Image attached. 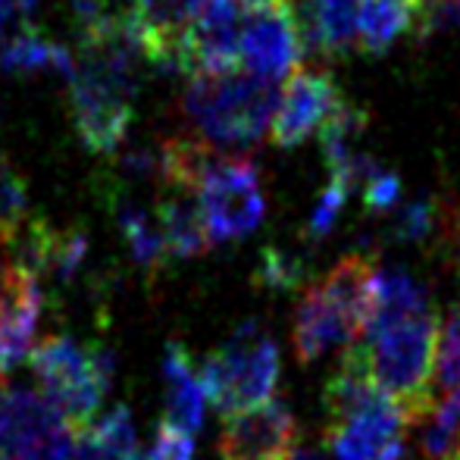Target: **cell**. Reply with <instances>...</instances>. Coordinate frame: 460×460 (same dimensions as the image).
Listing matches in <instances>:
<instances>
[{
    "label": "cell",
    "instance_id": "836d02e7",
    "mask_svg": "<svg viewBox=\"0 0 460 460\" xmlns=\"http://www.w3.org/2000/svg\"><path fill=\"white\" fill-rule=\"evenodd\" d=\"M285 460H323L320 455H316V451H307V448H301V451H291L288 457Z\"/></svg>",
    "mask_w": 460,
    "mask_h": 460
},
{
    "label": "cell",
    "instance_id": "9a60e30c",
    "mask_svg": "<svg viewBox=\"0 0 460 460\" xmlns=\"http://www.w3.org/2000/svg\"><path fill=\"white\" fill-rule=\"evenodd\" d=\"M164 423L176 426L188 436H194L200 429V423H204V385H200V376L194 373L191 358H188V351L179 341H170L164 351Z\"/></svg>",
    "mask_w": 460,
    "mask_h": 460
},
{
    "label": "cell",
    "instance_id": "5b68a950",
    "mask_svg": "<svg viewBox=\"0 0 460 460\" xmlns=\"http://www.w3.org/2000/svg\"><path fill=\"white\" fill-rule=\"evenodd\" d=\"M191 194L213 242L251 235L267 213L261 170L248 157H219L210 151L194 179Z\"/></svg>",
    "mask_w": 460,
    "mask_h": 460
},
{
    "label": "cell",
    "instance_id": "8fae6325",
    "mask_svg": "<svg viewBox=\"0 0 460 460\" xmlns=\"http://www.w3.org/2000/svg\"><path fill=\"white\" fill-rule=\"evenodd\" d=\"M248 10L235 0H204L188 29V73H235Z\"/></svg>",
    "mask_w": 460,
    "mask_h": 460
},
{
    "label": "cell",
    "instance_id": "5bb4252c",
    "mask_svg": "<svg viewBox=\"0 0 460 460\" xmlns=\"http://www.w3.org/2000/svg\"><path fill=\"white\" fill-rule=\"evenodd\" d=\"M360 0H307L297 16L304 48L326 57H348L358 48Z\"/></svg>",
    "mask_w": 460,
    "mask_h": 460
},
{
    "label": "cell",
    "instance_id": "484cf974",
    "mask_svg": "<svg viewBox=\"0 0 460 460\" xmlns=\"http://www.w3.org/2000/svg\"><path fill=\"white\" fill-rule=\"evenodd\" d=\"M85 257H88L85 229H57L54 232V248H50L48 276H54V279H60L63 285H69L75 276H79Z\"/></svg>",
    "mask_w": 460,
    "mask_h": 460
},
{
    "label": "cell",
    "instance_id": "30bf717a",
    "mask_svg": "<svg viewBox=\"0 0 460 460\" xmlns=\"http://www.w3.org/2000/svg\"><path fill=\"white\" fill-rule=\"evenodd\" d=\"M341 92L329 73L316 69H297L288 79V85L279 94V107L270 122L276 147H297L320 132L323 122L341 107Z\"/></svg>",
    "mask_w": 460,
    "mask_h": 460
},
{
    "label": "cell",
    "instance_id": "4316f807",
    "mask_svg": "<svg viewBox=\"0 0 460 460\" xmlns=\"http://www.w3.org/2000/svg\"><path fill=\"white\" fill-rule=\"evenodd\" d=\"M436 382L445 394H460V307L451 310L445 326L438 329Z\"/></svg>",
    "mask_w": 460,
    "mask_h": 460
},
{
    "label": "cell",
    "instance_id": "ba28073f",
    "mask_svg": "<svg viewBox=\"0 0 460 460\" xmlns=\"http://www.w3.org/2000/svg\"><path fill=\"white\" fill-rule=\"evenodd\" d=\"M223 420L219 460H285L295 451L297 423L285 401L270 398Z\"/></svg>",
    "mask_w": 460,
    "mask_h": 460
},
{
    "label": "cell",
    "instance_id": "e0dca14e",
    "mask_svg": "<svg viewBox=\"0 0 460 460\" xmlns=\"http://www.w3.org/2000/svg\"><path fill=\"white\" fill-rule=\"evenodd\" d=\"M423 0H360L358 48L364 54H385L401 35L417 25Z\"/></svg>",
    "mask_w": 460,
    "mask_h": 460
},
{
    "label": "cell",
    "instance_id": "277c9868",
    "mask_svg": "<svg viewBox=\"0 0 460 460\" xmlns=\"http://www.w3.org/2000/svg\"><path fill=\"white\" fill-rule=\"evenodd\" d=\"M31 369L44 394L63 411V417L82 429L94 420L116 376V358L110 348H82L69 335H50L29 354Z\"/></svg>",
    "mask_w": 460,
    "mask_h": 460
},
{
    "label": "cell",
    "instance_id": "cb8c5ba5",
    "mask_svg": "<svg viewBox=\"0 0 460 460\" xmlns=\"http://www.w3.org/2000/svg\"><path fill=\"white\" fill-rule=\"evenodd\" d=\"M29 219V188L10 160L0 157V248Z\"/></svg>",
    "mask_w": 460,
    "mask_h": 460
},
{
    "label": "cell",
    "instance_id": "d4e9b609",
    "mask_svg": "<svg viewBox=\"0 0 460 460\" xmlns=\"http://www.w3.org/2000/svg\"><path fill=\"white\" fill-rule=\"evenodd\" d=\"M257 285L270 291H295L307 282V263L282 248H267L257 263Z\"/></svg>",
    "mask_w": 460,
    "mask_h": 460
},
{
    "label": "cell",
    "instance_id": "3957f363",
    "mask_svg": "<svg viewBox=\"0 0 460 460\" xmlns=\"http://www.w3.org/2000/svg\"><path fill=\"white\" fill-rule=\"evenodd\" d=\"M200 385L223 417L273 398L279 382V348L261 323H244L200 367Z\"/></svg>",
    "mask_w": 460,
    "mask_h": 460
},
{
    "label": "cell",
    "instance_id": "7402d4cb",
    "mask_svg": "<svg viewBox=\"0 0 460 460\" xmlns=\"http://www.w3.org/2000/svg\"><path fill=\"white\" fill-rule=\"evenodd\" d=\"M426 310H429L426 288L413 276L401 273V270H385V273L373 276V301H369L367 329L382 326V323H392V320H401V316L426 314Z\"/></svg>",
    "mask_w": 460,
    "mask_h": 460
},
{
    "label": "cell",
    "instance_id": "2e32d148",
    "mask_svg": "<svg viewBox=\"0 0 460 460\" xmlns=\"http://www.w3.org/2000/svg\"><path fill=\"white\" fill-rule=\"evenodd\" d=\"M41 310H44V291L38 285V279H31L25 285V291L10 307L0 310V382L31 354V341H35Z\"/></svg>",
    "mask_w": 460,
    "mask_h": 460
},
{
    "label": "cell",
    "instance_id": "44dd1931",
    "mask_svg": "<svg viewBox=\"0 0 460 460\" xmlns=\"http://www.w3.org/2000/svg\"><path fill=\"white\" fill-rule=\"evenodd\" d=\"M0 69L4 73H60L69 79L75 69V57L63 44L48 41L31 25V29L16 31L0 48Z\"/></svg>",
    "mask_w": 460,
    "mask_h": 460
},
{
    "label": "cell",
    "instance_id": "7c38bea8",
    "mask_svg": "<svg viewBox=\"0 0 460 460\" xmlns=\"http://www.w3.org/2000/svg\"><path fill=\"white\" fill-rule=\"evenodd\" d=\"M204 0H135L145 60L164 73H188V29Z\"/></svg>",
    "mask_w": 460,
    "mask_h": 460
},
{
    "label": "cell",
    "instance_id": "f546056e",
    "mask_svg": "<svg viewBox=\"0 0 460 460\" xmlns=\"http://www.w3.org/2000/svg\"><path fill=\"white\" fill-rule=\"evenodd\" d=\"M132 460H194V436L170 423H160L154 442L141 455L135 451Z\"/></svg>",
    "mask_w": 460,
    "mask_h": 460
},
{
    "label": "cell",
    "instance_id": "9c48e42d",
    "mask_svg": "<svg viewBox=\"0 0 460 460\" xmlns=\"http://www.w3.org/2000/svg\"><path fill=\"white\" fill-rule=\"evenodd\" d=\"M411 426H417L413 417L392 398L379 407L329 423L326 445L339 460H401L404 429Z\"/></svg>",
    "mask_w": 460,
    "mask_h": 460
},
{
    "label": "cell",
    "instance_id": "4fadbf2b",
    "mask_svg": "<svg viewBox=\"0 0 460 460\" xmlns=\"http://www.w3.org/2000/svg\"><path fill=\"white\" fill-rule=\"evenodd\" d=\"M360 341V329L348 320V314L323 291L320 282H310L295 310L291 345L301 364H314L323 354L351 348Z\"/></svg>",
    "mask_w": 460,
    "mask_h": 460
},
{
    "label": "cell",
    "instance_id": "6da1fadb",
    "mask_svg": "<svg viewBox=\"0 0 460 460\" xmlns=\"http://www.w3.org/2000/svg\"><path fill=\"white\" fill-rule=\"evenodd\" d=\"M438 329H442L438 316L426 310L369 326L364 339L354 345L369 376L411 413L413 423H423L436 404L429 385L436 379Z\"/></svg>",
    "mask_w": 460,
    "mask_h": 460
},
{
    "label": "cell",
    "instance_id": "603a6c76",
    "mask_svg": "<svg viewBox=\"0 0 460 460\" xmlns=\"http://www.w3.org/2000/svg\"><path fill=\"white\" fill-rule=\"evenodd\" d=\"M423 451L429 460H460V394H445L429 411L423 429Z\"/></svg>",
    "mask_w": 460,
    "mask_h": 460
},
{
    "label": "cell",
    "instance_id": "8992f818",
    "mask_svg": "<svg viewBox=\"0 0 460 460\" xmlns=\"http://www.w3.org/2000/svg\"><path fill=\"white\" fill-rule=\"evenodd\" d=\"M0 460H73V423L48 394L0 382Z\"/></svg>",
    "mask_w": 460,
    "mask_h": 460
},
{
    "label": "cell",
    "instance_id": "d6a6232c",
    "mask_svg": "<svg viewBox=\"0 0 460 460\" xmlns=\"http://www.w3.org/2000/svg\"><path fill=\"white\" fill-rule=\"evenodd\" d=\"M242 4L248 13H257V10H282V6H291V0H235Z\"/></svg>",
    "mask_w": 460,
    "mask_h": 460
},
{
    "label": "cell",
    "instance_id": "4dcf8cb0",
    "mask_svg": "<svg viewBox=\"0 0 460 460\" xmlns=\"http://www.w3.org/2000/svg\"><path fill=\"white\" fill-rule=\"evenodd\" d=\"M364 207L373 213H388L394 210V204L401 200V179L394 172H385V170H376L373 176L364 182Z\"/></svg>",
    "mask_w": 460,
    "mask_h": 460
},
{
    "label": "cell",
    "instance_id": "f1b7e54d",
    "mask_svg": "<svg viewBox=\"0 0 460 460\" xmlns=\"http://www.w3.org/2000/svg\"><path fill=\"white\" fill-rule=\"evenodd\" d=\"M348 188L341 182H332L329 179L326 191L320 194V200H316V207L310 210V219H307V238H314V242H320V238H326L329 232L335 229V223H339L341 210H345L348 204Z\"/></svg>",
    "mask_w": 460,
    "mask_h": 460
},
{
    "label": "cell",
    "instance_id": "83f0119b",
    "mask_svg": "<svg viewBox=\"0 0 460 460\" xmlns=\"http://www.w3.org/2000/svg\"><path fill=\"white\" fill-rule=\"evenodd\" d=\"M438 223V204L436 200H413V204L401 207L388 223V235L394 242H423L436 232Z\"/></svg>",
    "mask_w": 460,
    "mask_h": 460
},
{
    "label": "cell",
    "instance_id": "d6986e66",
    "mask_svg": "<svg viewBox=\"0 0 460 460\" xmlns=\"http://www.w3.org/2000/svg\"><path fill=\"white\" fill-rule=\"evenodd\" d=\"M188 194L191 191H176L157 204V219L166 238V251L176 261L200 257L213 244L210 232L204 226V217H200L198 200H191Z\"/></svg>",
    "mask_w": 460,
    "mask_h": 460
},
{
    "label": "cell",
    "instance_id": "ffe728a7",
    "mask_svg": "<svg viewBox=\"0 0 460 460\" xmlns=\"http://www.w3.org/2000/svg\"><path fill=\"white\" fill-rule=\"evenodd\" d=\"M135 451H138V432L126 404H116L94 426H82L73 442V460H132Z\"/></svg>",
    "mask_w": 460,
    "mask_h": 460
},
{
    "label": "cell",
    "instance_id": "7a4b0ae2",
    "mask_svg": "<svg viewBox=\"0 0 460 460\" xmlns=\"http://www.w3.org/2000/svg\"><path fill=\"white\" fill-rule=\"evenodd\" d=\"M279 82L251 73H194L182 110L200 138L219 147H254L279 107Z\"/></svg>",
    "mask_w": 460,
    "mask_h": 460
},
{
    "label": "cell",
    "instance_id": "52a82bcc",
    "mask_svg": "<svg viewBox=\"0 0 460 460\" xmlns=\"http://www.w3.org/2000/svg\"><path fill=\"white\" fill-rule=\"evenodd\" d=\"M304 38L297 29V16L291 6L282 10H257L248 13L242 31V50L238 63L251 75H261L270 82H285L301 69Z\"/></svg>",
    "mask_w": 460,
    "mask_h": 460
},
{
    "label": "cell",
    "instance_id": "1f68e13d",
    "mask_svg": "<svg viewBox=\"0 0 460 460\" xmlns=\"http://www.w3.org/2000/svg\"><path fill=\"white\" fill-rule=\"evenodd\" d=\"M417 29L423 35L426 31H445V29L460 31V0H423Z\"/></svg>",
    "mask_w": 460,
    "mask_h": 460
},
{
    "label": "cell",
    "instance_id": "ac0fdd59",
    "mask_svg": "<svg viewBox=\"0 0 460 460\" xmlns=\"http://www.w3.org/2000/svg\"><path fill=\"white\" fill-rule=\"evenodd\" d=\"M110 207H113L116 226H119L122 238H126L135 263L145 270L164 267V263L170 261V251H166V238H164V229H160L157 210H147V207L135 204L128 194H119V191L110 198Z\"/></svg>",
    "mask_w": 460,
    "mask_h": 460
}]
</instances>
